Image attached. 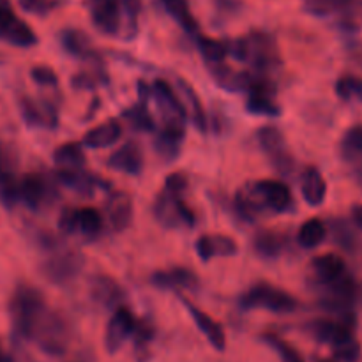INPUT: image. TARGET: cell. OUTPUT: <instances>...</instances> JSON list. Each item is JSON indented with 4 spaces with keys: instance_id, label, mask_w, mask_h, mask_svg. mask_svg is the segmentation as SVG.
I'll use <instances>...</instances> for the list:
<instances>
[{
    "instance_id": "f35d334b",
    "label": "cell",
    "mask_w": 362,
    "mask_h": 362,
    "mask_svg": "<svg viewBox=\"0 0 362 362\" xmlns=\"http://www.w3.org/2000/svg\"><path fill=\"white\" fill-rule=\"evenodd\" d=\"M334 357L336 361L341 362H357L361 357V345L356 338L343 341L334 346Z\"/></svg>"
},
{
    "instance_id": "ab89813d",
    "label": "cell",
    "mask_w": 362,
    "mask_h": 362,
    "mask_svg": "<svg viewBox=\"0 0 362 362\" xmlns=\"http://www.w3.org/2000/svg\"><path fill=\"white\" fill-rule=\"evenodd\" d=\"M18 6L28 14L46 16L55 7V4H53V0H18Z\"/></svg>"
},
{
    "instance_id": "4fadbf2b",
    "label": "cell",
    "mask_w": 362,
    "mask_h": 362,
    "mask_svg": "<svg viewBox=\"0 0 362 362\" xmlns=\"http://www.w3.org/2000/svg\"><path fill=\"white\" fill-rule=\"evenodd\" d=\"M106 216L113 232L120 233L129 228L133 223V198L129 197V193L119 191L110 194L106 202Z\"/></svg>"
},
{
    "instance_id": "2e32d148",
    "label": "cell",
    "mask_w": 362,
    "mask_h": 362,
    "mask_svg": "<svg viewBox=\"0 0 362 362\" xmlns=\"http://www.w3.org/2000/svg\"><path fill=\"white\" fill-rule=\"evenodd\" d=\"M18 193H20V200L27 205L32 211H37L42 204L46 202L49 193L48 182L39 173H27L23 179L18 182Z\"/></svg>"
},
{
    "instance_id": "ee69618b",
    "label": "cell",
    "mask_w": 362,
    "mask_h": 362,
    "mask_svg": "<svg viewBox=\"0 0 362 362\" xmlns=\"http://www.w3.org/2000/svg\"><path fill=\"white\" fill-rule=\"evenodd\" d=\"M59 226L64 233H74V209H64V212L60 214Z\"/></svg>"
},
{
    "instance_id": "8d00e7d4",
    "label": "cell",
    "mask_w": 362,
    "mask_h": 362,
    "mask_svg": "<svg viewBox=\"0 0 362 362\" xmlns=\"http://www.w3.org/2000/svg\"><path fill=\"white\" fill-rule=\"evenodd\" d=\"M350 2L352 0H306L304 7L308 13L315 14V16H329V14L349 7Z\"/></svg>"
},
{
    "instance_id": "7c38bea8",
    "label": "cell",
    "mask_w": 362,
    "mask_h": 362,
    "mask_svg": "<svg viewBox=\"0 0 362 362\" xmlns=\"http://www.w3.org/2000/svg\"><path fill=\"white\" fill-rule=\"evenodd\" d=\"M182 304L186 306L187 313L191 315V318H193V322L197 324V327L200 329L202 334L207 338V341L211 343V345L214 346L218 352H223V350L226 349V336H225V331H223L221 325H219L218 322L211 317V315H207L205 311H202L200 308H197L193 303H189L187 299H184V297H182Z\"/></svg>"
},
{
    "instance_id": "74e56055",
    "label": "cell",
    "mask_w": 362,
    "mask_h": 362,
    "mask_svg": "<svg viewBox=\"0 0 362 362\" xmlns=\"http://www.w3.org/2000/svg\"><path fill=\"white\" fill-rule=\"evenodd\" d=\"M264 341L267 343V345H271L272 349H274L276 352L279 354V357H281L283 362H303V359H300V356H299V354H297V350L292 349V346H290L286 341L279 339L278 336L265 334L264 336Z\"/></svg>"
},
{
    "instance_id": "9a60e30c",
    "label": "cell",
    "mask_w": 362,
    "mask_h": 362,
    "mask_svg": "<svg viewBox=\"0 0 362 362\" xmlns=\"http://www.w3.org/2000/svg\"><path fill=\"white\" fill-rule=\"evenodd\" d=\"M184 126L186 122H179V120L163 124V129L156 138V151L165 161H172L179 156L180 145L184 140Z\"/></svg>"
},
{
    "instance_id": "e575fe53",
    "label": "cell",
    "mask_w": 362,
    "mask_h": 362,
    "mask_svg": "<svg viewBox=\"0 0 362 362\" xmlns=\"http://www.w3.org/2000/svg\"><path fill=\"white\" fill-rule=\"evenodd\" d=\"M336 94L343 101L362 103V78L354 74H345L336 81Z\"/></svg>"
},
{
    "instance_id": "b9f144b4",
    "label": "cell",
    "mask_w": 362,
    "mask_h": 362,
    "mask_svg": "<svg viewBox=\"0 0 362 362\" xmlns=\"http://www.w3.org/2000/svg\"><path fill=\"white\" fill-rule=\"evenodd\" d=\"M165 187L166 189L173 191V193H184L187 187V179L184 173H170L168 177L165 179Z\"/></svg>"
},
{
    "instance_id": "1f68e13d",
    "label": "cell",
    "mask_w": 362,
    "mask_h": 362,
    "mask_svg": "<svg viewBox=\"0 0 362 362\" xmlns=\"http://www.w3.org/2000/svg\"><path fill=\"white\" fill-rule=\"evenodd\" d=\"M177 87H179L180 95L186 98L187 103H189V113H187V115L193 120L194 127H197L198 131H202V133H205V131H207V115H205V110L204 106H202L200 99H198L197 92H194L193 87L187 85L184 80H177Z\"/></svg>"
},
{
    "instance_id": "4dcf8cb0",
    "label": "cell",
    "mask_w": 362,
    "mask_h": 362,
    "mask_svg": "<svg viewBox=\"0 0 362 362\" xmlns=\"http://www.w3.org/2000/svg\"><path fill=\"white\" fill-rule=\"evenodd\" d=\"M325 237H327L325 223L318 218H311L303 223V226L299 228L297 240H299V244L304 250H315V247H318L324 243Z\"/></svg>"
},
{
    "instance_id": "30bf717a",
    "label": "cell",
    "mask_w": 362,
    "mask_h": 362,
    "mask_svg": "<svg viewBox=\"0 0 362 362\" xmlns=\"http://www.w3.org/2000/svg\"><path fill=\"white\" fill-rule=\"evenodd\" d=\"M151 90L154 92V99L158 103V108L161 110L163 117H165V122H172V120L186 122L187 110L184 108L180 95L173 90L168 81H154Z\"/></svg>"
},
{
    "instance_id": "f1b7e54d",
    "label": "cell",
    "mask_w": 362,
    "mask_h": 362,
    "mask_svg": "<svg viewBox=\"0 0 362 362\" xmlns=\"http://www.w3.org/2000/svg\"><path fill=\"white\" fill-rule=\"evenodd\" d=\"M2 39H6L11 45L20 46V48H28V46H34L35 42H37L35 32L32 30L25 21H21L16 14H14L13 20L7 23L6 30H4L2 34Z\"/></svg>"
},
{
    "instance_id": "ac0fdd59",
    "label": "cell",
    "mask_w": 362,
    "mask_h": 362,
    "mask_svg": "<svg viewBox=\"0 0 362 362\" xmlns=\"http://www.w3.org/2000/svg\"><path fill=\"white\" fill-rule=\"evenodd\" d=\"M152 285L158 286V288H186V290H194L198 288V278L193 271L186 267H173L166 269V271H158L152 274L151 278Z\"/></svg>"
},
{
    "instance_id": "7bdbcfd3",
    "label": "cell",
    "mask_w": 362,
    "mask_h": 362,
    "mask_svg": "<svg viewBox=\"0 0 362 362\" xmlns=\"http://www.w3.org/2000/svg\"><path fill=\"white\" fill-rule=\"evenodd\" d=\"M99 85L98 74H88L80 73L73 78V87L74 88H95Z\"/></svg>"
},
{
    "instance_id": "7a4b0ae2",
    "label": "cell",
    "mask_w": 362,
    "mask_h": 362,
    "mask_svg": "<svg viewBox=\"0 0 362 362\" xmlns=\"http://www.w3.org/2000/svg\"><path fill=\"white\" fill-rule=\"evenodd\" d=\"M228 53L235 57L240 62H247L258 71V73H267L269 69H274L281 62L279 48L276 45L274 37L265 32L253 30L246 37H240L237 41L228 42Z\"/></svg>"
},
{
    "instance_id": "ffe728a7",
    "label": "cell",
    "mask_w": 362,
    "mask_h": 362,
    "mask_svg": "<svg viewBox=\"0 0 362 362\" xmlns=\"http://www.w3.org/2000/svg\"><path fill=\"white\" fill-rule=\"evenodd\" d=\"M300 191H303L306 204H310L311 207H318V205L324 204L325 197H327V182H325L320 170L315 168V166H308L304 170Z\"/></svg>"
},
{
    "instance_id": "6da1fadb",
    "label": "cell",
    "mask_w": 362,
    "mask_h": 362,
    "mask_svg": "<svg viewBox=\"0 0 362 362\" xmlns=\"http://www.w3.org/2000/svg\"><path fill=\"white\" fill-rule=\"evenodd\" d=\"M92 23L106 35L131 39L138 32L140 0H88Z\"/></svg>"
},
{
    "instance_id": "83f0119b",
    "label": "cell",
    "mask_w": 362,
    "mask_h": 362,
    "mask_svg": "<svg viewBox=\"0 0 362 362\" xmlns=\"http://www.w3.org/2000/svg\"><path fill=\"white\" fill-rule=\"evenodd\" d=\"M59 180L64 184V186L71 187L73 191L85 194V197H90V193L98 186H105V184L98 182V180H95V177L85 173L83 168L81 170H60Z\"/></svg>"
},
{
    "instance_id": "3957f363",
    "label": "cell",
    "mask_w": 362,
    "mask_h": 362,
    "mask_svg": "<svg viewBox=\"0 0 362 362\" xmlns=\"http://www.w3.org/2000/svg\"><path fill=\"white\" fill-rule=\"evenodd\" d=\"M45 297L30 285L18 286L11 300V318L13 327L20 338L34 339L35 331L46 315Z\"/></svg>"
},
{
    "instance_id": "52a82bcc",
    "label": "cell",
    "mask_w": 362,
    "mask_h": 362,
    "mask_svg": "<svg viewBox=\"0 0 362 362\" xmlns=\"http://www.w3.org/2000/svg\"><path fill=\"white\" fill-rule=\"evenodd\" d=\"M257 140L260 144V147L264 148V152H267V156L271 158L276 170L281 175H290L293 170V158L288 152V148H286L281 131L274 126H265L262 129H258Z\"/></svg>"
},
{
    "instance_id": "f6af8a7d",
    "label": "cell",
    "mask_w": 362,
    "mask_h": 362,
    "mask_svg": "<svg viewBox=\"0 0 362 362\" xmlns=\"http://www.w3.org/2000/svg\"><path fill=\"white\" fill-rule=\"evenodd\" d=\"M14 179V173L13 168H11V163L6 156L0 154V186H6V184L13 182Z\"/></svg>"
},
{
    "instance_id": "484cf974",
    "label": "cell",
    "mask_w": 362,
    "mask_h": 362,
    "mask_svg": "<svg viewBox=\"0 0 362 362\" xmlns=\"http://www.w3.org/2000/svg\"><path fill=\"white\" fill-rule=\"evenodd\" d=\"M209 69H211L212 76L218 81L219 87L226 88V90H247V87H250V74L230 69L223 62L216 64V66H209Z\"/></svg>"
},
{
    "instance_id": "7dc6e473",
    "label": "cell",
    "mask_w": 362,
    "mask_h": 362,
    "mask_svg": "<svg viewBox=\"0 0 362 362\" xmlns=\"http://www.w3.org/2000/svg\"><path fill=\"white\" fill-rule=\"evenodd\" d=\"M352 219L359 228H362V205H356L352 211Z\"/></svg>"
},
{
    "instance_id": "44dd1931",
    "label": "cell",
    "mask_w": 362,
    "mask_h": 362,
    "mask_svg": "<svg viewBox=\"0 0 362 362\" xmlns=\"http://www.w3.org/2000/svg\"><path fill=\"white\" fill-rule=\"evenodd\" d=\"M120 136H122V124L117 119H110L92 127L83 136V145L88 148H106L119 141Z\"/></svg>"
},
{
    "instance_id": "d6986e66",
    "label": "cell",
    "mask_w": 362,
    "mask_h": 362,
    "mask_svg": "<svg viewBox=\"0 0 362 362\" xmlns=\"http://www.w3.org/2000/svg\"><path fill=\"white\" fill-rule=\"evenodd\" d=\"M90 293L98 304L105 308H113L124 299V290L112 276L98 274L90 279Z\"/></svg>"
},
{
    "instance_id": "9c48e42d",
    "label": "cell",
    "mask_w": 362,
    "mask_h": 362,
    "mask_svg": "<svg viewBox=\"0 0 362 362\" xmlns=\"http://www.w3.org/2000/svg\"><path fill=\"white\" fill-rule=\"evenodd\" d=\"M253 189L264 207L272 209L276 212H285L292 207V191L281 180H258L253 184Z\"/></svg>"
},
{
    "instance_id": "836d02e7",
    "label": "cell",
    "mask_w": 362,
    "mask_h": 362,
    "mask_svg": "<svg viewBox=\"0 0 362 362\" xmlns=\"http://www.w3.org/2000/svg\"><path fill=\"white\" fill-rule=\"evenodd\" d=\"M198 49L204 55L207 66H216V64L225 62V57L228 55V42L218 41V39L204 37V35H197Z\"/></svg>"
},
{
    "instance_id": "5bb4252c",
    "label": "cell",
    "mask_w": 362,
    "mask_h": 362,
    "mask_svg": "<svg viewBox=\"0 0 362 362\" xmlns=\"http://www.w3.org/2000/svg\"><path fill=\"white\" fill-rule=\"evenodd\" d=\"M108 168L127 175H140L144 170V152L134 141H127L110 156Z\"/></svg>"
},
{
    "instance_id": "f907efd6",
    "label": "cell",
    "mask_w": 362,
    "mask_h": 362,
    "mask_svg": "<svg viewBox=\"0 0 362 362\" xmlns=\"http://www.w3.org/2000/svg\"><path fill=\"white\" fill-rule=\"evenodd\" d=\"M361 62H362V60H361Z\"/></svg>"
},
{
    "instance_id": "ba28073f",
    "label": "cell",
    "mask_w": 362,
    "mask_h": 362,
    "mask_svg": "<svg viewBox=\"0 0 362 362\" xmlns=\"http://www.w3.org/2000/svg\"><path fill=\"white\" fill-rule=\"evenodd\" d=\"M136 317L133 315V311L126 306H119L113 311L112 318H110L108 325H106L105 332V346L106 352L115 354L119 352L120 346L124 345L129 336L134 334V329H136Z\"/></svg>"
},
{
    "instance_id": "d590c367",
    "label": "cell",
    "mask_w": 362,
    "mask_h": 362,
    "mask_svg": "<svg viewBox=\"0 0 362 362\" xmlns=\"http://www.w3.org/2000/svg\"><path fill=\"white\" fill-rule=\"evenodd\" d=\"M124 117L129 120V124L134 127V129L145 131V133H151V131L156 129L154 119H152L151 112H148V108L145 103L131 106L129 110H126Z\"/></svg>"
},
{
    "instance_id": "277c9868",
    "label": "cell",
    "mask_w": 362,
    "mask_h": 362,
    "mask_svg": "<svg viewBox=\"0 0 362 362\" xmlns=\"http://www.w3.org/2000/svg\"><path fill=\"white\" fill-rule=\"evenodd\" d=\"M240 306L243 310L262 308V310L272 311V313H292L297 310L299 303L285 290L276 288L269 283H257L240 297Z\"/></svg>"
},
{
    "instance_id": "8992f818",
    "label": "cell",
    "mask_w": 362,
    "mask_h": 362,
    "mask_svg": "<svg viewBox=\"0 0 362 362\" xmlns=\"http://www.w3.org/2000/svg\"><path fill=\"white\" fill-rule=\"evenodd\" d=\"M83 264L85 257L80 251H59V253L52 255V257L42 264L41 272L49 283H53V285H66V283L73 281V279L80 274L81 269H83Z\"/></svg>"
},
{
    "instance_id": "681fc988",
    "label": "cell",
    "mask_w": 362,
    "mask_h": 362,
    "mask_svg": "<svg viewBox=\"0 0 362 362\" xmlns=\"http://www.w3.org/2000/svg\"><path fill=\"white\" fill-rule=\"evenodd\" d=\"M0 362H4V361H2V359H0Z\"/></svg>"
},
{
    "instance_id": "5b68a950",
    "label": "cell",
    "mask_w": 362,
    "mask_h": 362,
    "mask_svg": "<svg viewBox=\"0 0 362 362\" xmlns=\"http://www.w3.org/2000/svg\"><path fill=\"white\" fill-rule=\"evenodd\" d=\"M154 216L166 228H177L180 225H194V212L182 200V193H173L166 187H163L158 200H156Z\"/></svg>"
},
{
    "instance_id": "7402d4cb",
    "label": "cell",
    "mask_w": 362,
    "mask_h": 362,
    "mask_svg": "<svg viewBox=\"0 0 362 362\" xmlns=\"http://www.w3.org/2000/svg\"><path fill=\"white\" fill-rule=\"evenodd\" d=\"M21 115L28 126L41 127H55L57 126V112L49 105H39L28 98H21L20 101Z\"/></svg>"
},
{
    "instance_id": "e0dca14e",
    "label": "cell",
    "mask_w": 362,
    "mask_h": 362,
    "mask_svg": "<svg viewBox=\"0 0 362 362\" xmlns=\"http://www.w3.org/2000/svg\"><path fill=\"white\" fill-rule=\"evenodd\" d=\"M198 257L204 262L212 260L216 257H233L239 247L237 243L228 235H202L194 244Z\"/></svg>"
},
{
    "instance_id": "603a6c76",
    "label": "cell",
    "mask_w": 362,
    "mask_h": 362,
    "mask_svg": "<svg viewBox=\"0 0 362 362\" xmlns=\"http://www.w3.org/2000/svg\"><path fill=\"white\" fill-rule=\"evenodd\" d=\"M311 269H313L315 276L322 285L334 281L339 276L345 274V260L336 253L320 255V257L313 258L311 262Z\"/></svg>"
},
{
    "instance_id": "8fae6325",
    "label": "cell",
    "mask_w": 362,
    "mask_h": 362,
    "mask_svg": "<svg viewBox=\"0 0 362 362\" xmlns=\"http://www.w3.org/2000/svg\"><path fill=\"white\" fill-rule=\"evenodd\" d=\"M339 154L343 161L350 166L352 177L362 186V124L352 126L341 138Z\"/></svg>"
},
{
    "instance_id": "c3c4849f",
    "label": "cell",
    "mask_w": 362,
    "mask_h": 362,
    "mask_svg": "<svg viewBox=\"0 0 362 362\" xmlns=\"http://www.w3.org/2000/svg\"><path fill=\"white\" fill-rule=\"evenodd\" d=\"M322 362H336V361H322Z\"/></svg>"
},
{
    "instance_id": "60d3db41",
    "label": "cell",
    "mask_w": 362,
    "mask_h": 362,
    "mask_svg": "<svg viewBox=\"0 0 362 362\" xmlns=\"http://www.w3.org/2000/svg\"><path fill=\"white\" fill-rule=\"evenodd\" d=\"M30 76H32V80L39 85H48V87H53V85L59 83V76H57L55 71L48 66L32 67Z\"/></svg>"
},
{
    "instance_id": "f546056e",
    "label": "cell",
    "mask_w": 362,
    "mask_h": 362,
    "mask_svg": "<svg viewBox=\"0 0 362 362\" xmlns=\"http://www.w3.org/2000/svg\"><path fill=\"white\" fill-rule=\"evenodd\" d=\"M103 230L101 212L92 207L74 209V232H80L87 237L99 235Z\"/></svg>"
},
{
    "instance_id": "d4e9b609",
    "label": "cell",
    "mask_w": 362,
    "mask_h": 362,
    "mask_svg": "<svg viewBox=\"0 0 362 362\" xmlns=\"http://www.w3.org/2000/svg\"><path fill=\"white\" fill-rule=\"evenodd\" d=\"M255 253L262 258H278L285 250V237L274 230H262L255 235L253 240Z\"/></svg>"
},
{
    "instance_id": "cb8c5ba5",
    "label": "cell",
    "mask_w": 362,
    "mask_h": 362,
    "mask_svg": "<svg viewBox=\"0 0 362 362\" xmlns=\"http://www.w3.org/2000/svg\"><path fill=\"white\" fill-rule=\"evenodd\" d=\"M60 42L66 53L76 57V59H95V52L92 48V42L85 32L76 30V28H66L60 34Z\"/></svg>"
},
{
    "instance_id": "d6a6232c",
    "label": "cell",
    "mask_w": 362,
    "mask_h": 362,
    "mask_svg": "<svg viewBox=\"0 0 362 362\" xmlns=\"http://www.w3.org/2000/svg\"><path fill=\"white\" fill-rule=\"evenodd\" d=\"M166 11L179 21L180 27L191 35L200 34V28H198V21L194 20V16L191 14L189 7H187L186 0H163Z\"/></svg>"
},
{
    "instance_id": "4316f807",
    "label": "cell",
    "mask_w": 362,
    "mask_h": 362,
    "mask_svg": "<svg viewBox=\"0 0 362 362\" xmlns=\"http://www.w3.org/2000/svg\"><path fill=\"white\" fill-rule=\"evenodd\" d=\"M53 163L60 170H81L85 165L83 147H81V144H76V141L60 145L53 152Z\"/></svg>"
},
{
    "instance_id": "bcb514c9",
    "label": "cell",
    "mask_w": 362,
    "mask_h": 362,
    "mask_svg": "<svg viewBox=\"0 0 362 362\" xmlns=\"http://www.w3.org/2000/svg\"><path fill=\"white\" fill-rule=\"evenodd\" d=\"M14 13L11 11V7L7 6V2H0V39H2L4 30H6L7 23L13 20Z\"/></svg>"
}]
</instances>
